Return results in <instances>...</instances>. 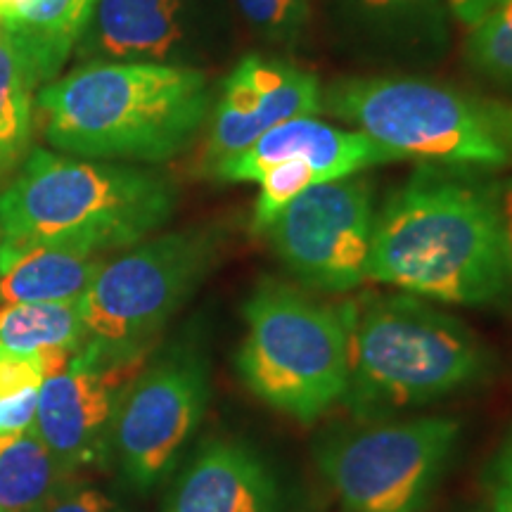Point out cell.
Here are the masks:
<instances>
[{
    "label": "cell",
    "instance_id": "6da1fadb",
    "mask_svg": "<svg viewBox=\"0 0 512 512\" xmlns=\"http://www.w3.org/2000/svg\"><path fill=\"white\" fill-rule=\"evenodd\" d=\"M368 280L425 302H503L512 268L494 190L425 164L377 211Z\"/></svg>",
    "mask_w": 512,
    "mask_h": 512
},
{
    "label": "cell",
    "instance_id": "7a4b0ae2",
    "mask_svg": "<svg viewBox=\"0 0 512 512\" xmlns=\"http://www.w3.org/2000/svg\"><path fill=\"white\" fill-rule=\"evenodd\" d=\"M57 150L100 162H169L207 124L214 93L200 67L95 62L38 93Z\"/></svg>",
    "mask_w": 512,
    "mask_h": 512
},
{
    "label": "cell",
    "instance_id": "3957f363",
    "mask_svg": "<svg viewBox=\"0 0 512 512\" xmlns=\"http://www.w3.org/2000/svg\"><path fill=\"white\" fill-rule=\"evenodd\" d=\"M174 209V183L155 171L34 150L0 192V256L34 247L102 256L147 240Z\"/></svg>",
    "mask_w": 512,
    "mask_h": 512
},
{
    "label": "cell",
    "instance_id": "277c9868",
    "mask_svg": "<svg viewBox=\"0 0 512 512\" xmlns=\"http://www.w3.org/2000/svg\"><path fill=\"white\" fill-rule=\"evenodd\" d=\"M349 387L361 420L427 406L482 382L494 356L458 318L413 294H368L344 304Z\"/></svg>",
    "mask_w": 512,
    "mask_h": 512
},
{
    "label": "cell",
    "instance_id": "5b68a950",
    "mask_svg": "<svg viewBox=\"0 0 512 512\" xmlns=\"http://www.w3.org/2000/svg\"><path fill=\"white\" fill-rule=\"evenodd\" d=\"M323 112L403 159L453 169H510L512 102L408 76H356L323 88Z\"/></svg>",
    "mask_w": 512,
    "mask_h": 512
},
{
    "label": "cell",
    "instance_id": "8992f818",
    "mask_svg": "<svg viewBox=\"0 0 512 512\" xmlns=\"http://www.w3.org/2000/svg\"><path fill=\"white\" fill-rule=\"evenodd\" d=\"M242 316L245 335L235 370L256 401L302 425L344 401L349 387L344 306L318 302L283 280L261 278Z\"/></svg>",
    "mask_w": 512,
    "mask_h": 512
},
{
    "label": "cell",
    "instance_id": "52a82bcc",
    "mask_svg": "<svg viewBox=\"0 0 512 512\" xmlns=\"http://www.w3.org/2000/svg\"><path fill=\"white\" fill-rule=\"evenodd\" d=\"M211 228L164 233L105 261L79 299L88 344L114 358H147L176 311L219 259Z\"/></svg>",
    "mask_w": 512,
    "mask_h": 512
},
{
    "label": "cell",
    "instance_id": "ba28073f",
    "mask_svg": "<svg viewBox=\"0 0 512 512\" xmlns=\"http://www.w3.org/2000/svg\"><path fill=\"white\" fill-rule=\"evenodd\" d=\"M458 437L439 415L370 422L332 434L316 458L344 512H422Z\"/></svg>",
    "mask_w": 512,
    "mask_h": 512
},
{
    "label": "cell",
    "instance_id": "9c48e42d",
    "mask_svg": "<svg viewBox=\"0 0 512 512\" xmlns=\"http://www.w3.org/2000/svg\"><path fill=\"white\" fill-rule=\"evenodd\" d=\"M209 394V363L195 347H174L133 377L110 439V453L133 489L145 494L174 470L200 427Z\"/></svg>",
    "mask_w": 512,
    "mask_h": 512
},
{
    "label": "cell",
    "instance_id": "30bf717a",
    "mask_svg": "<svg viewBox=\"0 0 512 512\" xmlns=\"http://www.w3.org/2000/svg\"><path fill=\"white\" fill-rule=\"evenodd\" d=\"M403 162L399 152L361 131H344L316 117L292 119L261 136L242 155L211 171L226 183H256L252 230L264 233L275 216L313 185L339 181L373 169Z\"/></svg>",
    "mask_w": 512,
    "mask_h": 512
},
{
    "label": "cell",
    "instance_id": "8fae6325",
    "mask_svg": "<svg viewBox=\"0 0 512 512\" xmlns=\"http://www.w3.org/2000/svg\"><path fill=\"white\" fill-rule=\"evenodd\" d=\"M375 216L373 185L356 174L302 192L261 235L299 283L342 294L368 280Z\"/></svg>",
    "mask_w": 512,
    "mask_h": 512
},
{
    "label": "cell",
    "instance_id": "7c38bea8",
    "mask_svg": "<svg viewBox=\"0 0 512 512\" xmlns=\"http://www.w3.org/2000/svg\"><path fill=\"white\" fill-rule=\"evenodd\" d=\"M223 38H228V17L221 0H98L76 53L88 64L197 67Z\"/></svg>",
    "mask_w": 512,
    "mask_h": 512
},
{
    "label": "cell",
    "instance_id": "4fadbf2b",
    "mask_svg": "<svg viewBox=\"0 0 512 512\" xmlns=\"http://www.w3.org/2000/svg\"><path fill=\"white\" fill-rule=\"evenodd\" d=\"M147 358H114L83 344L62 373L38 389L34 430L69 470L100 465L110 456L112 422L124 389Z\"/></svg>",
    "mask_w": 512,
    "mask_h": 512
},
{
    "label": "cell",
    "instance_id": "5bb4252c",
    "mask_svg": "<svg viewBox=\"0 0 512 512\" xmlns=\"http://www.w3.org/2000/svg\"><path fill=\"white\" fill-rule=\"evenodd\" d=\"M323 114V83L285 57L245 55L223 79L209 112L202 169L242 155L275 126Z\"/></svg>",
    "mask_w": 512,
    "mask_h": 512
},
{
    "label": "cell",
    "instance_id": "9a60e30c",
    "mask_svg": "<svg viewBox=\"0 0 512 512\" xmlns=\"http://www.w3.org/2000/svg\"><path fill=\"white\" fill-rule=\"evenodd\" d=\"M162 512H299L268 460L240 439H209L181 467Z\"/></svg>",
    "mask_w": 512,
    "mask_h": 512
},
{
    "label": "cell",
    "instance_id": "2e32d148",
    "mask_svg": "<svg viewBox=\"0 0 512 512\" xmlns=\"http://www.w3.org/2000/svg\"><path fill=\"white\" fill-rule=\"evenodd\" d=\"M351 34L396 60H432L448 41V0H337Z\"/></svg>",
    "mask_w": 512,
    "mask_h": 512
},
{
    "label": "cell",
    "instance_id": "e0dca14e",
    "mask_svg": "<svg viewBox=\"0 0 512 512\" xmlns=\"http://www.w3.org/2000/svg\"><path fill=\"white\" fill-rule=\"evenodd\" d=\"M105 256L34 247L0 256V302L74 304L86 294Z\"/></svg>",
    "mask_w": 512,
    "mask_h": 512
},
{
    "label": "cell",
    "instance_id": "ac0fdd59",
    "mask_svg": "<svg viewBox=\"0 0 512 512\" xmlns=\"http://www.w3.org/2000/svg\"><path fill=\"white\" fill-rule=\"evenodd\" d=\"M98 0H34L10 27H3L27 57L36 81H50L60 74L74 53Z\"/></svg>",
    "mask_w": 512,
    "mask_h": 512
},
{
    "label": "cell",
    "instance_id": "d6986e66",
    "mask_svg": "<svg viewBox=\"0 0 512 512\" xmlns=\"http://www.w3.org/2000/svg\"><path fill=\"white\" fill-rule=\"evenodd\" d=\"M72 477L34 427L0 437V510L36 512Z\"/></svg>",
    "mask_w": 512,
    "mask_h": 512
},
{
    "label": "cell",
    "instance_id": "ffe728a7",
    "mask_svg": "<svg viewBox=\"0 0 512 512\" xmlns=\"http://www.w3.org/2000/svg\"><path fill=\"white\" fill-rule=\"evenodd\" d=\"M38 81L27 57L0 27V190L27 162L34 126V91Z\"/></svg>",
    "mask_w": 512,
    "mask_h": 512
},
{
    "label": "cell",
    "instance_id": "44dd1931",
    "mask_svg": "<svg viewBox=\"0 0 512 512\" xmlns=\"http://www.w3.org/2000/svg\"><path fill=\"white\" fill-rule=\"evenodd\" d=\"M79 302L74 304H8L0 309V347L19 354L69 351L86 344Z\"/></svg>",
    "mask_w": 512,
    "mask_h": 512
},
{
    "label": "cell",
    "instance_id": "7402d4cb",
    "mask_svg": "<svg viewBox=\"0 0 512 512\" xmlns=\"http://www.w3.org/2000/svg\"><path fill=\"white\" fill-rule=\"evenodd\" d=\"M465 53L479 74L512 88V0H501L472 24Z\"/></svg>",
    "mask_w": 512,
    "mask_h": 512
},
{
    "label": "cell",
    "instance_id": "603a6c76",
    "mask_svg": "<svg viewBox=\"0 0 512 512\" xmlns=\"http://www.w3.org/2000/svg\"><path fill=\"white\" fill-rule=\"evenodd\" d=\"M247 29L273 48H294L311 22V0H233Z\"/></svg>",
    "mask_w": 512,
    "mask_h": 512
},
{
    "label": "cell",
    "instance_id": "cb8c5ba5",
    "mask_svg": "<svg viewBox=\"0 0 512 512\" xmlns=\"http://www.w3.org/2000/svg\"><path fill=\"white\" fill-rule=\"evenodd\" d=\"M46 377V366L38 354H19L0 347V401L38 392Z\"/></svg>",
    "mask_w": 512,
    "mask_h": 512
},
{
    "label": "cell",
    "instance_id": "d4e9b609",
    "mask_svg": "<svg viewBox=\"0 0 512 512\" xmlns=\"http://www.w3.org/2000/svg\"><path fill=\"white\" fill-rule=\"evenodd\" d=\"M482 512H512V425L498 444L486 472V501Z\"/></svg>",
    "mask_w": 512,
    "mask_h": 512
},
{
    "label": "cell",
    "instance_id": "484cf974",
    "mask_svg": "<svg viewBox=\"0 0 512 512\" xmlns=\"http://www.w3.org/2000/svg\"><path fill=\"white\" fill-rule=\"evenodd\" d=\"M36 512H117V508L98 486L72 477Z\"/></svg>",
    "mask_w": 512,
    "mask_h": 512
},
{
    "label": "cell",
    "instance_id": "4316f807",
    "mask_svg": "<svg viewBox=\"0 0 512 512\" xmlns=\"http://www.w3.org/2000/svg\"><path fill=\"white\" fill-rule=\"evenodd\" d=\"M38 406V392L24 394L19 399L0 401V437L17 434L34 427Z\"/></svg>",
    "mask_w": 512,
    "mask_h": 512
},
{
    "label": "cell",
    "instance_id": "83f0119b",
    "mask_svg": "<svg viewBox=\"0 0 512 512\" xmlns=\"http://www.w3.org/2000/svg\"><path fill=\"white\" fill-rule=\"evenodd\" d=\"M491 190H494L498 214H501L503 235H505V247H508L510 268H512V174H510L508 178H503L501 183L491 185Z\"/></svg>",
    "mask_w": 512,
    "mask_h": 512
},
{
    "label": "cell",
    "instance_id": "f1b7e54d",
    "mask_svg": "<svg viewBox=\"0 0 512 512\" xmlns=\"http://www.w3.org/2000/svg\"><path fill=\"white\" fill-rule=\"evenodd\" d=\"M498 3H501V0H448V8H451V15L456 17L460 24H465V27L470 29L472 24H477L484 15H489Z\"/></svg>",
    "mask_w": 512,
    "mask_h": 512
},
{
    "label": "cell",
    "instance_id": "f546056e",
    "mask_svg": "<svg viewBox=\"0 0 512 512\" xmlns=\"http://www.w3.org/2000/svg\"><path fill=\"white\" fill-rule=\"evenodd\" d=\"M34 0H0V27H10L31 8Z\"/></svg>",
    "mask_w": 512,
    "mask_h": 512
},
{
    "label": "cell",
    "instance_id": "4dcf8cb0",
    "mask_svg": "<svg viewBox=\"0 0 512 512\" xmlns=\"http://www.w3.org/2000/svg\"><path fill=\"white\" fill-rule=\"evenodd\" d=\"M0 512H5V510H0Z\"/></svg>",
    "mask_w": 512,
    "mask_h": 512
}]
</instances>
